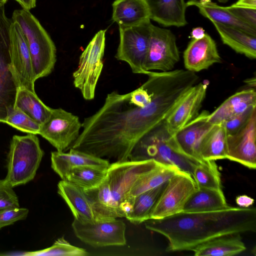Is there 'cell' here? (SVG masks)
I'll return each instance as SVG.
<instances>
[{"instance_id": "cell-1", "label": "cell", "mask_w": 256, "mask_h": 256, "mask_svg": "<svg viewBox=\"0 0 256 256\" xmlns=\"http://www.w3.org/2000/svg\"><path fill=\"white\" fill-rule=\"evenodd\" d=\"M146 75L148 80L131 92L108 94L102 106L84 119L70 148L114 162L128 160L138 140L164 121L195 84L182 69Z\"/></svg>"}, {"instance_id": "cell-2", "label": "cell", "mask_w": 256, "mask_h": 256, "mask_svg": "<svg viewBox=\"0 0 256 256\" xmlns=\"http://www.w3.org/2000/svg\"><path fill=\"white\" fill-rule=\"evenodd\" d=\"M146 229L164 236L166 250H191L215 238L256 230L254 208L228 207L214 210L186 212L144 222Z\"/></svg>"}, {"instance_id": "cell-3", "label": "cell", "mask_w": 256, "mask_h": 256, "mask_svg": "<svg viewBox=\"0 0 256 256\" xmlns=\"http://www.w3.org/2000/svg\"><path fill=\"white\" fill-rule=\"evenodd\" d=\"M154 160H127L110 164L104 181L97 187L84 190L97 220L120 217V208L136 180L157 166Z\"/></svg>"}, {"instance_id": "cell-4", "label": "cell", "mask_w": 256, "mask_h": 256, "mask_svg": "<svg viewBox=\"0 0 256 256\" xmlns=\"http://www.w3.org/2000/svg\"><path fill=\"white\" fill-rule=\"evenodd\" d=\"M152 160L160 164L176 166L192 177L194 167L200 160L186 154L178 144L175 135L168 130L165 120L146 132L136 143L128 160Z\"/></svg>"}, {"instance_id": "cell-5", "label": "cell", "mask_w": 256, "mask_h": 256, "mask_svg": "<svg viewBox=\"0 0 256 256\" xmlns=\"http://www.w3.org/2000/svg\"><path fill=\"white\" fill-rule=\"evenodd\" d=\"M12 20L20 24L26 38L35 82L50 74L56 60V50L47 32L29 10H14Z\"/></svg>"}, {"instance_id": "cell-6", "label": "cell", "mask_w": 256, "mask_h": 256, "mask_svg": "<svg viewBox=\"0 0 256 256\" xmlns=\"http://www.w3.org/2000/svg\"><path fill=\"white\" fill-rule=\"evenodd\" d=\"M44 154L36 134L14 136L7 158L4 182L14 188L32 180Z\"/></svg>"}, {"instance_id": "cell-7", "label": "cell", "mask_w": 256, "mask_h": 256, "mask_svg": "<svg viewBox=\"0 0 256 256\" xmlns=\"http://www.w3.org/2000/svg\"><path fill=\"white\" fill-rule=\"evenodd\" d=\"M106 30H100L80 56L78 67L73 72L74 84L84 99L94 98L96 86L103 68Z\"/></svg>"}, {"instance_id": "cell-8", "label": "cell", "mask_w": 256, "mask_h": 256, "mask_svg": "<svg viewBox=\"0 0 256 256\" xmlns=\"http://www.w3.org/2000/svg\"><path fill=\"white\" fill-rule=\"evenodd\" d=\"M152 24L150 20L138 26L119 28L120 40L115 58L127 62L133 73L147 74L144 68Z\"/></svg>"}, {"instance_id": "cell-9", "label": "cell", "mask_w": 256, "mask_h": 256, "mask_svg": "<svg viewBox=\"0 0 256 256\" xmlns=\"http://www.w3.org/2000/svg\"><path fill=\"white\" fill-rule=\"evenodd\" d=\"M198 188L190 174L183 171L178 172L167 182L150 219H162L183 212L186 202Z\"/></svg>"}, {"instance_id": "cell-10", "label": "cell", "mask_w": 256, "mask_h": 256, "mask_svg": "<svg viewBox=\"0 0 256 256\" xmlns=\"http://www.w3.org/2000/svg\"><path fill=\"white\" fill-rule=\"evenodd\" d=\"M4 6H0V122L14 106L18 86L10 70V28Z\"/></svg>"}, {"instance_id": "cell-11", "label": "cell", "mask_w": 256, "mask_h": 256, "mask_svg": "<svg viewBox=\"0 0 256 256\" xmlns=\"http://www.w3.org/2000/svg\"><path fill=\"white\" fill-rule=\"evenodd\" d=\"M72 228L81 241L93 247L122 246L126 244V226L121 220H96L82 222L74 219Z\"/></svg>"}, {"instance_id": "cell-12", "label": "cell", "mask_w": 256, "mask_h": 256, "mask_svg": "<svg viewBox=\"0 0 256 256\" xmlns=\"http://www.w3.org/2000/svg\"><path fill=\"white\" fill-rule=\"evenodd\" d=\"M82 123L79 118L62 108H52L48 119L40 126L39 134L57 151L71 148L80 134Z\"/></svg>"}, {"instance_id": "cell-13", "label": "cell", "mask_w": 256, "mask_h": 256, "mask_svg": "<svg viewBox=\"0 0 256 256\" xmlns=\"http://www.w3.org/2000/svg\"><path fill=\"white\" fill-rule=\"evenodd\" d=\"M179 60L180 52L175 35L170 30L152 24L144 70L170 71Z\"/></svg>"}, {"instance_id": "cell-14", "label": "cell", "mask_w": 256, "mask_h": 256, "mask_svg": "<svg viewBox=\"0 0 256 256\" xmlns=\"http://www.w3.org/2000/svg\"><path fill=\"white\" fill-rule=\"evenodd\" d=\"M10 70L18 88L34 92L32 60L28 41L20 24L12 22L10 28Z\"/></svg>"}, {"instance_id": "cell-15", "label": "cell", "mask_w": 256, "mask_h": 256, "mask_svg": "<svg viewBox=\"0 0 256 256\" xmlns=\"http://www.w3.org/2000/svg\"><path fill=\"white\" fill-rule=\"evenodd\" d=\"M256 112L236 133L227 135V156L250 169L256 168Z\"/></svg>"}, {"instance_id": "cell-16", "label": "cell", "mask_w": 256, "mask_h": 256, "mask_svg": "<svg viewBox=\"0 0 256 256\" xmlns=\"http://www.w3.org/2000/svg\"><path fill=\"white\" fill-rule=\"evenodd\" d=\"M206 89L207 85L200 82L193 86L186 92L177 107L165 120L168 132L174 136L199 114Z\"/></svg>"}, {"instance_id": "cell-17", "label": "cell", "mask_w": 256, "mask_h": 256, "mask_svg": "<svg viewBox=\"0 0 256 256\" xmlns=\"http://www.w3.org/2000/svg\"><path fill=\"white\" fill-rule=\"evenodd\" d=\"M183 58L186 70L195 73L222 62L215 41L207 33L202 38L189 42Z\"/></svg>"}, {"instance_id": "cell-18", "label": "cell", "mask_w": 256, "mask_h": 256, "mask_svg": "<svg viewBox=\"0 0 256 256\" xmlns=\"http://www.w3.org/2000/svg\"><path fill=\"white\" fill-rule=\"evenodd\" d=\"M210 112L203 110L176 134V140L182 150L188 155L202 161L200 146L202 140L214 124L208 120Z\"/></svg>"}, {"instance_id": "cell-19", "label": "cell", "mask_w": 256, "mask_h": 256, "mask_svg": "<svg viewBox=\"0 0 256 256\" xmlns=\"http://www.w3.org/2000/svg\"><path fill=\"white\" fill-rule=\"evenodd\" d=\"M150 20L164 26H184L187 6L184 0H145Z\"/></svg>"}, {"instance_id": "cell-20", "label": "cell", "mask_w": 256, "mask_h": 256, "mask_svg": "<svg viewBox=\"0 0 256 256\" xmlns=\"http://www.w3.org/2000/svg\"><path fill=\"white\" fill-rule=\"evenodd\" d=\"M58 192L70 208L74 219L82 222L96 220L90 203L82 188L62 180L58 184Z\"/></svg>"}, {"instance_id": "cell-21", "label": "cell", "mask_w": 256, "mask_h": 256, "mask_svg": "<svg viewBox=\"0 0 256 256\" xmlns=\"http://www.w3.org/2000/svg\"><path fill=\"white\" fill-rule=\"evenodd\" d=\"M87 165L108 168L110 163L106 160L72 148L68 152L57 150L51 152V167L62 180L72 169Z\"/></svg>"}, {"instance_id": "cell-22", "label": "cell", "mask_w": 256, "mask_h": 256, "mask_svg": "<svg viewBox=\"0 0 256 256\" xmlns=\"http://www.w3.org/2000/svg\"><path fill=\"white\" fill-rule=\"evenodd\" d=\"M112 19L119 28L136 26L150 20L145 0H115Z\"/></svg>"}, {"instance_id": "cell-23", "label": "cell", "mask_w": 256, "mask_h": 256, "mask_svg": "<svg viewBox=\"0 0 256 256\" xmlns=\"http://www.w3.org/2000/svg\"><path fill=\"white\" fill-rule=\"evenodd\" d=\"M254 106H256L255 88L242 90L230 96L212 113H210L208 120L212 124L222 123Z\"/></svg>"}, {"instance_id": "cell-24", "label": "cell", "mask_w": 256, "mask_h": 256, "mask_svg": "<svg viewBox=\"0 0 256 256\" xmlns=\"http://www.w3.org/2000/svg\"><path fill=\"white\" fill-rule=\"evenodd\" d=\"M222 41L236 52L250 59L256 58V36L233 26L212 22Z\"/></svg>"}, {"instance_id": "cell-25", "label": "cell", "mask_w": 256, "mask_h": 256, "mask_svg": "<svg viewBox=\"0 0 256 256\" xmlns=\"http://www.w3.org/2000/svg\"><path fill=\"white\" fill-rule=\"evenodd\" d=\"M200 154L204 160L226 158L227 133L222 122L214 124L204 136L200 146Z\"/></svg>"}, {"instance_id": "cell-26", "label": "cell", "mask_w": 256, "mask_h": 256, "mask_svg": "<svg viewBox=\"0 0 256 256\" xmlns=\"http://www.w3.org/2000/svg\"><path fill=\"white\" fill-rule=\"evenodd\" d=\"M246 246L240 234L218 237L194 248L195 256H230L242 252Z\"/></svg>"}, {"instance_id": "cell-27", "label": "cell", "mask_w": 256, "mask_h": 256, "mask_svg": "<svg viewBox=\"0 0 256 256\" xmlns=\"http://www.w3.org/2000/svg\"><path fill=\"white\" fill-rule=\"evenodd\" d=\"M180 171L182 170L176 166L159 164L136 180L130 188L125 200L134 202V198L138 195L167 182Z\"/></svg>"}, {"instance_id": "cell-28", "label": "cell", "mask_w": 256, "mask_h": 256, "mask_svg": "<svg viewBox=\"0 0 256 256\" xmlns=\"http://www.w3.org/2000/svg\"><path fill=\"white\" fill-rule=\"evenodd\" d=\"M187 6H195L200 14L211 22H216L242 30L252 35L256 36V28L242 22L226 8L212 2L201 4L198 0H190L186 2Z\"/></svg>"}, {"instance_id": "cell-29", "label": "cell", "mask_w": 256, "mask_h": 256, "mask_svg": "<svg viewBox=\"0 0 256 256\" xmlns=\"http://www.w3.org/2000/svg\"><path fill=\"white\" fill-rule=\"evenodd\" d=\"M228 206L222 190L198 188L186 202L183 212L210 211Z\"/></svg>"}, {"instance_id": "cell-30", "label": "cell", "mask_w": 256, "mask_h": 256, "mask_svg": "<svg viewBox=\"0 0 256 256\" xmlns=\"http://www.w3.org/2000/svg\"><path fill=\"white\" fill-rule=\"evenodd\" d=\"M14 106L20 109L42 125L49 118L52 108L46 106L36 92L26 88H18Z\"/></svg>"}, {"instance_id": "cell-31", "label": "cell", "mask_w": 256, "mask_h": 256, "mask_svg": "<svg viewBox=\"0 0 256 256\" xmlns=\"http://www.w3.org/2000/svg\"><path fill=\"white\" fill-rule=\"evenodd\" d=\"M166 182L144 192L134 198L132 212L126 218L138 224L150 219V214L164 188Z\"/></svg>"}, {"instance_id": "cell-32", "label": "cell", "mask_w": 256, "mask_h": 256, "mask_svg": "<svg viewBox=\"0 0 256 256\" xmlns=\"http://www.w3.org/2000/svg\"><path fill=\"white\" fill-rule=\"evenodd\" d=\"M108 168L90 165L76 167L70 170L64 180L84 190L92 189L97 187L104 181Z\"/></svg>"}, {"instance_id": "cell-33", "label": "cell", "mask_w": 256, "mask_h": 256, "mask_svg": "<svg viewBox=\"0 0 256 256\" xmlns=\"http://www.w3.org/2000/svg\"><path fill=\"white\" fill-rule=\"evenodd\" d=\"M192 178L198 188L222 190L220 174L215 161L206 160L197 164Z\"/></svg>"}, {"instance_id": "cell-34", "label": "cell", "mask_w": 256, "mask_h": 256, "mask_svg": "<svg viewBox=\"0 0 256 256\" xmlns=\"http://www.w3.org/2000/svg\"><path fill=\"white\" fill-rule=\"evenodd\" d=\"M25 256H86L87 251L69 243L64 236L58 238L50 247L45 249L26 252Z\"/></svg>"}, {"instance_id": "cell-35", "label": "cell", "mask_w": 256, "mask_h": 256, "mask_svg": "<svg viewBox=\"0 0 256 256\" xmlns=\"http://www.w3.org/2000/svg\"><path fill=\"white\" fill-rule=\"evenodd\" d=\"M4 123L22 132L34 134H39L41 126L16 106L8 112Z\"/></svg>"}, {"instance_id": "cell-36", "label": "cell", "mask_w": 256, "mask_h": 256, "mask_svg": "<svg viewBox=\"0 0 256 256\" xmlns=\"http://www.w3.org/2000/svg\"><path fill=\"white\" fill-rule=\"evenodd\" d=\"M255 112L256 106H252L223 122L227 135L234 134L238 131L246 124Z\"/></svg>"}, {"instance_id": "cell-37", "label": "cell", "mask_w": 256, "mask_h": 256, "mask_svg": "<svg viewBox=\"0 0 256 256\" xmlns=\"http://www.w3.org/2000/svg\"><path fill=\"white\" fill-rule=\"evenodd\" d=\"M20 207L18 198L13 188L4 180H0V210Z\"/></svg>"}, {"instance_id": "cell-38", "label": "cell", "mask_w": 256, "mask_h": 256, "mask_svg": "<svg viewBox=\"0 0 256 256\" xmlns=\"http://www.w3.org/2000/svg\"><path fill=\"white\" fill-rule=\"evenodd\" d=\"M28 210L20 207L0 210V230L4 227L26 218Z\"/></svg>"}, {"instance_id": "cell-39", "label": "cell", "mask_w": 256, "mask_h": 256, "mask_svg": "<svg viewBox=\"0 0 256 256\" xmlns=\"http://www.w3.org/2000/svg\"><path fill=\"white\" fill-rule=\"evenodd\" d=\"M228 10L236 18L256 28V9L236 6L234 4L226 6Z\"/></svg>"}, {"instance_id": "cell-40", "label": "cell", "mask_w": 256, "mask_h": 256, "mask_svg": "<svg viewBox=\"0 0 256 256\" xmlns=\"http://www.w3.org/2000/svg\"><path fill=\"white\" fill-rule=\"evenodd\" d=\"M236 204L239 207L248 208L254 203V199L247 195H240L236 198Z\"/></svg>"}, {"instance_id": "cell-41", "label": "cell", "mask_w": 256, "mask_h": 256, "mask_svg": "<svg viewBox=\"0 0 256 256\" xmlns=\"http://www.w3.org/2000/svg\"><path fill=\"white\" fill-rule=\"evenodd\" d=\"M206 34L204 30L202 27H196L192 30L190 36L192 39L198 40L204 38Z\"/></svg>"}, {"instance_id": "cell-42", "label": "cell", "mask_w": 256, "mask_h": 256, "mask_svg": "<svg viewBox=\"0 0 256 256\" xmlns=\"http://www.w3.org/2000/svg\"><path fill=\"white\" fill-rule=\"evenodd\" d=\"M234 5L256 9V0H238Z\"/></svg>"}, {"instance_id": "cell-43", "label": "cell", "mask_w": 256, "mask_h": 256, "mask_svg": "<svg viewBox=\"0 0 256 256\" xmlns=\"http://www.w3.org/2000/svg\"><path fill=\"white\" fill-rule=\"evenodd\" d=\"M18 2L22 8L30 10L36 6V0H14Z\"/></svg>"}, {"instance_id": "cell-44", "label": "cell", "mask_w": 256, "mask_h": 256, "mask_svg": "<svg viewBox=\"0 0 256 256\" xmlns=\"http://www.w3.org/2000/svg\"><path fill=\"white\" fill-rule=\"evenodd\" d=\"M244 82L247 84L248 86L252 87V88H255L256 85V78H248L244 80Z\"/></svg>"}, {"instance_id": "cell-45", "label": "cell", "mask_w": 256, "mask_h": 256, "mask_svg": "<svg viewBox=\"0 0 256 256\" xmlns=\"http://www.w3.org/2000/svg\"><path fill=\"white\" fill-rule=\"evenodd\" d=\"M8 0H0V6H4Z\"/></svg>"}, {"instance_id": "cell-46", "label": "cell", "mask_w": 256, "mask_h": 256, "mask_svg": "<svg viewBox=\"0 0 256 256\" xmlns=\"http://www.w3.org/2000/svg\"><path fill=\"white\" fill-rule=\"evenodd\" d=\"M199 2L201 4H205V3L210 2L211 0H200Z\"/></svg>"}, {"instance_id": "cell-47", "label": "cell", "mask_w": 256, "mask_h": 256, "mask_svg": "<svg viewBox=\"0 0 256 256\" xmlns=\"http://www.w3.org/2000/svg\"><path fill=\"white\" fill-rule=\"evenodd\" d=\"M219 2H222V3H225L228 1L229 0H218Z\"/></svg>"}]
</instances>
